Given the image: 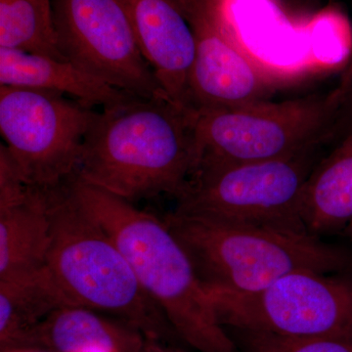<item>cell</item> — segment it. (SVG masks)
<instances>
[{
    "label": "cell",
    "instance_id": "6da1fadb",
    "mask_svg": "<svg viewBox=\"0 0 352 352\" xmlns=\"http://www.w3.org/2000/svg\"><path fill=\"white\" fill-rule=\"evenodd\" d=\"M195 163L189 110L166 96L127 100L97 113L74 177L124 200L184 191Z\"/></svg>",
    "mask_w": 352,
    "mask_h": 352
},
{
    "label": "cell",
    "instance_id": "7a4b0ae2",
    "mask_svg": "<svg viewBox=\"0 0 352 352\" xmlns=\"http://www.w3.org/2000/svg\"><path fill=\"white\" fill-rule=\"evenodd\" d=\"M68 187L119 245L141 288L182 342L198 352H239L219 323L188 252L164 219L78 178Z\"/></svg>",
    "mask_w": 352,
    "mask_h": 352
},
{
    "label": "cell",
    "instance_id": "3957f363",
    "mask_svg": "<svg viewBox=\"0 0 352 352\" xmlns=\"http://www.w3.org/2000/svg\"><path fill=\"white\" fill-rule=\"evenodd\" d=\"M50 206L45 270L69 305L112 315L138 329L148 342L178 338L141 288L119 245L76 203L68 182L50 189Z\"/></svg>",
    "mask_w": 352,
    "mask_h": 352
},
{
    "label": "cell",
    "instance_id": "277c9868",
    "mask_svg": "<svg viewBox=\"0 0 352 352\" xmlns=\"http://www.w3.org/2000/svg\"><path fill=\"white\" fill-rule=\"evenodd\" d=\"M195 265L201 282L234 293H254L300 270L336 274L352 258L303 229L220 221L177 214L164 219Z\"/></svg>",
    "mask_w": 352,
    "mask_h": 352
},
{
    "label": "cell",
    "instance_id": "5b68a950",
    "mask_svg": "<svg viewBox=\"0 0 352 352\" xmlns=\"http://www.w3.org/2000/svg\"><path fill=\"white\" fill-rule=\"evenodd\" d=\"M339 87L282 102L264 101L231 110L191 113L198 171L270 161L324 144L330 146Z\"/></svg>",
    "mask_w": 352,
    "mask_h": 352
},
{
    "label": "cell",
    "instance_id": "8992f818",
    "mask_svg": "<svg viewBox=\"0 0 352 352\" xmlns=\"http://www.w3.org/2000/svg\"><path fill=\"white\" fill-rule=\"evenodd\" d=\"M328 149L327 145H315L279 159L198 171L176 199L175 212L307 230L298 214L300 198Z\"/></svg>",
    "mask_w": 352,
    "mask_h": 352
},
{
    "label": "cell",
    "instance_id": "52a82bcc",
    "mask_svg": "<svg viewBox=\"0 0 352 352\" xmlns=\"http://www.w3.org/2000/svg\"><path fill=\"white\" fill-rule=\"evenodd\" d=\"M342 274L295 271L254 293L205 286L226 330L289 339L352 338V279Z\"/></svg>",
    "mask_w": 352,
    "mask_h": 352
},
{
    "label": "cell",
    "instance_id": "ba28073f",
    "mask_svg": "<svg viewBox=\"0 0 352 352\" xmlns=\"http://www.w3.org/2000/svg\"><path fill=\"white\" fill-rule=\"evenodd\" d=\"M97 113L64 95L0 85V132L30 186L52 189L76 175Z\"/></svg>",
    "mask_w": 352,
    "mask_h": 352
},
{
    "label": "cell",
    "instance_id": "9c48e42d",
    "mask_svg": "<svg viewBox=\"0 0 352 352\" xmlns=\"http://www.w3.org/2000/svg\"><path fill=\"white\" fill-rule=\"evenodd\" d=\"M52 8L65 59L127 94L166 96L120 0H52Z\"/></svg>",
    "mask_w": 352,
    "mask_h": 352
},
{
    "label": "cell",
    "instance_id": "30bf717a",
    "mask_svg": "<svg viewBox=\"0 0 352 352\" xmlns=\"http://www.w3.org/2000/svg\"><path fill=\"white\" fill-rule=\"evenodd\" d=\"M193 32L187 107L217 111L270 101L274 83L239 43L228 0H175Z\"/></svg>",
    "mask_w": 352,
    "mask_h": 352
},
{
    "label": "cell",
    "instance_id": "8fae6325",
    "mask_svg": "<svg viewBox=\"0 0 352 352\" xmlns=\"http://www.w3.org/2000/svg\"><path fill=\"white\" fill-rule=\"evenodd\" d=\"M136 41L164 94L187 108L195 59L193 32L175 0H120Z\"/></svg>",
    "mask_w": 352,
    "mask_h": 352
},
{
    "label": "cell",
    "instance_id": "7c38bea8",
    "mask_svg": "<svg viewBox=\"0 0 352 352\" xmlns=\"http://www.w3.org/2000/svg\"><path fill=\"white\" fill-rule=\"evenodd\" d=\"M148 340L131 324L82 307L57 308L18 349L48 352H145Z\"/></svg>",
    "mask_w": 352,
    "mask_h": 352
},
{
    "label": "cell",
    "instance_id": "4fadbf2b",
    "mask_svg": "<svg viewBox=\"0 0 352 352\" xmlns=\"http://www.w3.org/2000/svg\"><path fill=\"white\" fill-rule=\"evenodd\" d=\"M0 85L45 90L105 109L134 95L111 87L68 60L0 47Z\"/></svg>",
    "mask_w": 352,
    "mask_h": 352
},
{
    "label": "cell",
    "instance_id": "5bb4252c",
    "mask_svg": "<svg viewBox=\"0 0 352 352\" xmlns=\"http://www.w3.org/2000/svg\"><path fill=\"white\" fill-rule=\"evenodd\" d=\"M50 189L29 186L19 200L0 207V280L45 267L50 245Z\"/></svg>",
    "mask_w": 352,
    "mask_h": 352
},
{
    "label": "cell",
    "instance_id": "9a60e30c",
    "mask_svg": "<svg viewBox=\"0 0 352 352\" xmlns=\"http://www.w3.org/2000/svg\"><path fill=\"white\" fill-rule=\"evenodd\" d=\"M329 148L305 183L298 210L307 232L318 238L352 222V133Z\"/></svg>",
    "mask_w": 352,
    "mask_h": 352
},
{
    "label": "cell",
    "instance_id": "2e32d148",
    "mask_svg": "<svg viewBox=\"0 0 352 352\" xmlns=\"http://www.w3.org/2000/svg\"><path fill=\"white\" fill-rule=\"evenodd\" d=\"M72 307L45 267L0 280V351L18 349L32 329L60 307Z\"/></svg>",
    "mask_w": 352,
    "mask_h": 352
},
{
    "label": "cell",
    "instance_id": "e0dca14e",
    "mask_svg": "<svg viewBox=\"0 0 352 352\" xmlns=\"http://www.w3.org/2000/svg\"><path fill=\"white\" fill-rule=\"evenodd\" d=\"M0 47L66 60L58 47L52 0H0Z\"/></svg>",
    "mask_w": 352,
    "mask_h": 352
},
{
    "label": "cell",
    "instance_id": "ac0fdd59",
    "mask_svg": "<svg viewBox=\"0 0 352 352\" xmlns=\"http://www.w3.org/2000/svg\"><path fill=\"white\" fill-rule=\"evenodd\" d=\"M239 352H352V338L289 339L270 333L226 330Z\"/></svg>",
    "mask_w": 352,
    "mask_h": 352
},
{
    "label": "cell",
    "instance_id": "d6986e66",
    "mask_svg": "<svg viewBox=\"0 0 352 352\" xmlns=\"http://www.w3.org/2000/svg\"><path fill=\"white\" fill-rule=\"evenodd\" d=\"M149 346L153 352H186L182 351V349H177V347L163 346L160 342H149Z\"/></svg>",
    "mask_w": 352,
    "mask_h": 352
},
{
    "label": "cell",
    "instance_id": "ffe728a7",
    "mask_svg": "<svg viewBox=\"0 0 352 352\" xmlns=\"http://www.w3.org/2000/svg\"><path fill=\"white\" fill-rule=\"evenodd\" d=\"M0 352H48L41 351V349H8V351H3Z\"/></svg>",
    "mask_w": 352,
    "mask_h": 352
},
{
    "label": "cell",
    "instance_id": "44dd1931",
    "mask_svg": "<svg viewBox=\"0 0 352 352\" xmlns=\"http://www.w3.org/2000/svg\"><path fill=\"white\" fill-rule=\"evenodd\" d=\"M346 231L347 235H349V239H351L352 243V222L351 224H349V226L347 227Z\"/></svg>",
    "mask_w": 352,
    "mask_h": 352
},
{
    "label": "cell",
    "instance_id": "7402d4cb",
    "mask_svg": "<svg viewBox=\"0 0 352 352\" xmlns=\"http://www.w3.org/2000/svg\"><path fill=\"white\" fill-rule=\"evenodd\" d=\"M145 352H153V351L151 349H150V346H148L147 349H146Z\"/></svg>",
    "mask_w": 352,
    "mask_h": 352
}]
</instances>
